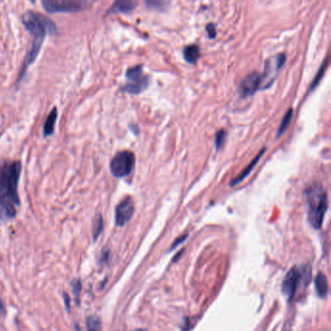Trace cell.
<instances>
[{
    "label": "cell",
    "mask_w": 331,
    "mask_h": 331,
    "mask_svg": "<svg viewBox=\"0 0 331 331\" xmlns=\"http://www.w3.org/2000/svg\"><path fill=\"white\" fill-rule=\"evenodd\" d=\"M71 288L72 292L75 298V303L77 306L80 305V295L82 291V282L79 279H75L71 282Z\"/></svg>",
    "instance_id": "cell-19"
},
{
    "label": "cell",
    "mask_w": 331,
    "mask_h": 331,
    "mask_svg": "<svg viewBox=\"0 0 331 331\" xmlns=\"http://www.w3.org/2000/svg\"><path fill=\"white\" fill-rule=\"evenodd\" d=\"M262 84V75L253 71L248 74L240 84L239 93L243 98H247L254 94V92L261 90Z\"/></svg>",
    "instance_id": "cell-9"
},
{
    "label": "cell",
    "mask_w": 331,
    "mask_h": 331,
    "mask_svg": "<svg viewBox=\"0 0 331 331\" xmlns=\"http://www.w3.org/2000/svg\"><path fill=\"white\" fill-rule=\"evenodd\" d=\"M146 4H147L149 8H154V9H158V10H162V8H165L164 6L167 3L166 2H162V1H147Z\"/></svg>",
    "instance_id": "cell-22"
},
{
    "label": "cell",
    "mask_w": 331,
    "mask_h": 331,
    "mask_svg": "<svg viewBox=\"0 0 331 331\" xmlns=\"http://www.w3.org/2000/svg\"><path fill=\"white\" fill-rule=\"evenodd\" d=\"M22 173L20 161L0 163V214L7 219L15 217L20 206L18 186Z\"/></svg>",
    "instance_id": "cell-1"
},
{
    "label": "cell",
    "mask_w": 331,
    "mask_h": 331,
    "mask_svg": "<svg viewBox=\"0 0 331 331\" xmlns=\"http://www.w3.org/2000/svg\"><path fill=\"white\" fill-rule=\"evenodd\" d=\"M206 30L208 32V36L210 38H214L216 37V26L214 23H209L207 26H206Z\"/></svg>",
    "instance_id": "cell-23"
},
{
    "label": "cell",
    "mask_w": 331,
    "mask_h": 331,
    "mask_svg": "<svg viewBox=\"0 0 331 331\" xmlns=\"http://www.w3.org/2000/svg\"><path fill=\"white\" fill-rule=\"evenodd\" d=\"M136 2L133 1H128V0H120L116 1L112 7L107 12L108 14H113V13H128L134 10L136 7Z\"/></svg>",
    "instance_id": "cell-12"
},
{
    "label": "cell",
    "mask_w": 331,
    "mask_h": 331,
    "mask_svg": "<svg viewBox=\"0 0 331 331\" xmlns=\"http://www.w3.org/2000/svg\"><path fill=\"white\" fill-rule=\"evenodd\" d=\"M285 59H286V56L285 54L281 53L269 57L266 60L264 72L262 75L261 90L269 89L273 85V83L279 75L280 70L285 65Z\"/></svg>",
    "instance_id": "cell-5"
},
{
    "label": "cell",
    "mask_w": 331,
    "mask_h": 331,
    "mask_svg": "<svg viewBox=\"0 0 331 331\" xmlns=\"http://www.w3.org/2000/svg\"><path fill=\"white\" fill-rule=\"evenodd\" d=\"M127 82L123 90L130 94H140L148 88L150 79L144 73L142 65H136L127 69L126 73Z\"/></svg>",
    "instance_id": "cell-4"
},
{
    "label": "cell",
    "mask_w": 331,
    "mask_h": 331,
    "mask_svg": "<svg viewBox=\"0 0 331 331\" xmlns=\"http://www.w3.org/2000/svg\"><path fill=\"white\" fill-rule=\"evenodd\" d=\"M63 298H64V304H65L66 310L69 311V310H70V301H71V299H70L68 295L65 293V292L63 293Z\"/></svg>",
    "instance_id": "cell-25"
},
{
    "label": "cell",
    "mask_w": 331,
    "mask_h": 331,
    "mask_svg": "<svg viewBox=\"0 0 331 331\" xmlns=\"http://www.w3.org/2000/svg\"><path fill=\"white\" fill-rule=\"evenodd\" d=\"M103 230V217L101 215H97V217L94 219L93 224V230H92V236L93 241L98 239L99 235L101 234Z\"/></svg>",
    "instance_id": "cell-18"
},
{
    "label": "cell",
    "mask_w": 331,
    "mask_h": 331,
    "mask_svg": "<svg viewBox=\"0 0 331 331\" xmlns=\"http://www.w3.org/2000/svg\"><path fill=\"white\" fill-rule=\"evenodd\" d=\"M315 287L318 297L325 298L328 293V282L327 278L323 273H319L315 279Z\"/></svg>",
    "instance_id": "cell-13"
},
{
    "label": "cell",
    "mask_w": 331,
    "mask_h": 331,
    "mask_svg": "<svg viewBox=\"0 0 331 331\" xmlns=\"http://www.w3.org/2000/svg\"><path fill=\"white\" fill-rule=\"evenodd\" d=\"M57 109L55 107L53 108V110L50 112V114L48 115L47 117L46 122L44 124V136H49L52 135L54 130H55V125L57 122Z\"/></svg>",
    "instance_id": "cell-14"
},
{
    "label": "cell",
    "mask_w": 331,
    "mask_h": 331,
    "mask_svg": "<svg viewBox=\"0 0 331 331\" xmlns=\"http://www.w3.org/2000/svg\"><path fill=\"white\" fill-rule=\"evenodd\" d=\"M265 151H266V149L263 148L258 155H256V157L253 159V160H251V163L243 170V171L241 172L240 173L239 175L237 176V177H235L230 183H229V186L231 187V188H233V187H235V186H237L238 183H241V182H243L250 174H251V172L253 170V168L255 167V165L258 164V162H259V160H261L262 159V157L263 156V154L265 153Z\"/></svg>",
    "instance_id": "cell-11"
},
{
    "label": "cell",
    "mask_w": 331,
    "mask_h": 331,
    "mask_svg": "<svg viewBox=\"0 0 331 331\" xmlns=\"http://www.w3.org/2000/svg\"><path fill=\"white\" fill-rule=\"evenodd\" d=\"M23 25L26 29L33 36V41L30 50L27 53V56L24 59L23 68L21 70L19 81L23 79V75L26 72L27 67L34 62L36 57L41 50L44 38L47 34H57V28L56 24L52 20L45 17L42 14L33 11H27L23 16Z\"/></svg>",
    "instance_id": "cell-2"
},
{
    "label": "cell",
    "mask_w": 331,
    "mask_h": 331,
    "mask_svg": "<svg viewBox=\"0 0 331 331\" xmlns=\"http://www.w3.org/2000/svg\"><path fill=\"white\" fill-rule=\"evenodd\" d=\"M42 5L49 13H76L86 9V3L78 1H51L44 0Z\"/></svg>",
    "instance_id": "cell-7"
},
{
    "label": "cell",
    "mask_w": 331,
    "mask_h": 331,
    "mask_svg": "<svg viewBox=\"0 0 331 331\" xmlns=\"http://www.w3.org/2000/svg\"><path fill=\"white\" fill-rule=\"evenodd\" d=\"M292 115H293V110L291 108H289L287 110V112L285 113V116H284L282 122H281V125L279 126V129L277 131V136L276 137H281L285 133L286 128L288 127L290 122H291V120H292Z\"/></svg>",
    "instance_id": "cell-16"
},
{
    "label": "cell",
    "mask_w": 331,
    "mask_h": 331,
    "mask_svg": "<svg viewBox=\"0 0 331 331\" xmlns=\"http://www.w3.org/2000/svg\"><path fill=\"white\" fill-rule=\"evenodd\" d=\"M227 138H228V133L225 129H219L217 131L216 137H215V145H216V149L217 151L225 146Z\"/></svg>",
    "instance_id": "cell-20"
},
{
    "label": "cell",
    "mask_w": 331,
    "mask_h": 331,
    "mask_svg": "<svg viewBox=\"0 0 331 331\" xmlns=\"http://www.w3.org/2000/svg\"><path fill=\"white\" fill-rule=\"evenodd\" d=\"M135 156L130 151H123L118 153L110 163L112 174L117 178L128 176L134 168Z\"/></svg>",
    "instance_id": "cell-6"
},
{
    "label": "cell",
    "mask_w": 331,
    "mask_h": 331,
    "mask_svg": "<svg viewBox=\"0 0 331 331\" xmlns=\"http://www.w3.org/2000/svg\"><path fill=\"white\" fill-rule=\"evenodd\" d=\"M183 57L189 63H196L200 57V48L197 45H189L183 49Z\"/></svg>",
    "instance_id": "cell-15"
},
{
    "label": "cell",
    "mask_w": 331,
    "mask_h": 331,
    "mask_svg": "<svg viewBox=\"0 0 331 331\" xmlns=\"http://www.w3.org/2000/svg\"><path fill=\"white\" fill-rule=\"evenodd\" d=\"M326 65H327V62H326V59L323 61L321 67H320V70L318 71L315 79L313 81L312 85H311V91H313L315 88H317V85L320 83V81L321 80L323 74H324V71H325V68H326Z\"/></svg>",
    "instance_id": "cell-21"
},
{
    "label": "cell",
    "mask_w": 331,
    "mask_h": 331,
    "mask_svg": "<svg viewBox=\"0 0 331 331\" xmlns=\"http://www.w3.org/2000/svg\"><path fill=\"white\" fill-rule=\"evenodd\" d=\"M304 194L308 206L309 223L314 229H320L328 208L326 192L320 183H314L305 189Z\"/></svg>",
    "instance_id": "cell-3"
},
{
    "label": "cell",
    "mask_w": 331,
    "mask_h": 331,
    "mask_svg": "<svg viewBox=\"0 0 331 331\" xmlns=\"http://www.w3.org/2000/svg\"><path fill=\"white\" fill-rule=\"evenodd\" d=\"M87 327L88 331H101L102 324L101 320L97 316H90L87 318Z\"/></svg>",
    "instance_id": "cell-17"
},
{
    "label": "cell",
    "mask_w": 331,
    "mask_h": 331,
    "mask_svg": "<svg viewBox=\"0 0 331 331\" xmlns=\"http://www.w3.org/2000/svg\"><path fill=\"white\" fill-rule=\"evenodd\" d=\"M187 237H188V234H185V235L180 236L178 239L176 240V241H175V242L172 244L171 248H170V251L174 250V249H175L177 246H179L181 243H183V241L187 239Z\"/></svg>",
    "instance_id": "cell-24"
},
{
    "label": "cell",
    "mask_w": 331,
    "mask_h": 331,
    "mask_svg": "<svg viewBox=\"0 0 331 331\" xmlns=\"http://www.w3.org/2000/svg\"><path fill=\"white\" fill-rule=\"evenodd\" d=\"M300 280H301V272L297 267H292L287 272V274L285 275L282 285V291L288 302H290L296 296Z\"/></svg>",
    "instance_id": "cell-8"
},
{
    "label": "cell",
    "mask_w": 331,
    "mask_h": 331,
    "mask_svg": "<svg viewBox=\"0 0 331 331\" xmlns=\"http://www.w3.org/2000/svg\"><path fill=\"white\" fill-rule=\"evenodd\" d=\"M134 214V203L130 197H126L116 207L115 220L118 227H124L131 219Z\"/></svg>",
    "instance_id": "cell-10"
}]
</instances>
